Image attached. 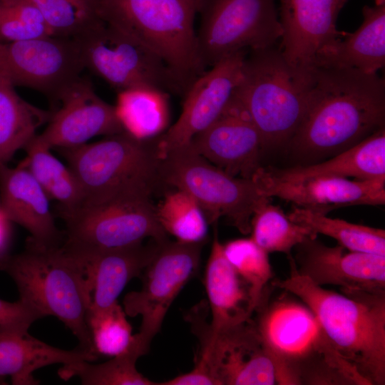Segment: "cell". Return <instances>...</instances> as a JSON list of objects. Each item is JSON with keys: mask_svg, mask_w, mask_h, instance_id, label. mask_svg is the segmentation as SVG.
Segmentation results:
<instances>
[{"mask_svg": "<svg viewBox=\"0 0 385 385\" xmlns=\"http://www.w3.org/2000/svg\"><path fill=\"white\" fill-rule=\"evenodd\" d=\"M385 83L377 73L316 67L307 111L287 143L306 157L340 153L384 127Z\"/></svg>", "mask_w": 385, "mask_h": 385, "instance_id": "obj_1", "label": "cell"}, {"mask_svg": "<svg viewBox=\"0 0 385 385\" xmlns=\"http://www.w3.org/2000/svg\"><path fill=\"white\" fill-rule=\"evenodd\" d=\"M283 291L274 299L268 292L254 319L276 384L369 385L339 354L310 308Z\"/></svg>", "mask_w": 385, "mask_h": 385, "instance_id": "obj_2", "label": "cell"}, {"mask_svg": "<svg viewBox=\"0 0 385 385\" xmlns=\"http://www.w3.org/2000/svg\"><path fill=\"white\" fill-rule=\"evenodd\" d=\"M271 284L295 295L314 312L339 354L369 384H385V292L324 289L299 274Z\"/></svg>", "mask_w": 385, "mask_h": 385, "instance_id": "obj_3", "label": "cell"}, {"mask_svg": "<svg viewBox=\"0 0 385 385\" xmlns=\"http://www.w3.org/2000/svg\"><path fill=\"white\" fill-rule=\"evenodd\" d=\"M0 270L14 280L21 301L43 317H57L78 339L79 348L98 356L87 324L91 295L86 272L63 245L46 247L27 239L24 251L0 258Z\"/></svg>", "mask_w": 385, "mask_h": 385, "instance_id": "obj_4", "label": "cell"}, {"mask_svg": "<svg viewBox=\"0 0 385 385\" xmlns=\"http://www.w3.org/2000/svg\"><path fill=\"white\" fill-rule=\"evenodd\" d=\"M56 150L80 184V207L150 197L163 184L158 137L142 140L123 131L97 142Z\"/></svg>", "mask_w": 385, "mask_h": 385, "instance_id": "obj_5", "label": "cell"}, {"mask_svg": "<svg viewBox=\"0 0 385 385\" xmlns=\"http://www.w3.org/2000/svg\"><path fill=\"white\" fill-rule=\"evenodd\" d=\"M312 72L292 67L279 48L250 50L235 98L262 138L264 148L287 144L307 111Z\"/></svg>", "mask_w": 385, "mask_h": 385, "instance_id": "obj_6", "label": "cell"}, {"mask_svg": "<svg viewBox=\"0 0 385 385\" xmlns=\"http://www.w3.org/2000/svg\"><path fill=\"white\" fill-rule=\"evenodd\" d=\"M202 2L101 0L99 16L159 56L187 91L205 71L197 55L194 24Z\"/></svg>", "mask_w": 385, "mask_h": 385, "instance_id": "obj_7", "label": "cell"}, {"mask_svg": "<svg viewBox=\"0 0 385 385\" xmlns=\"http://www.w3.org/2000/svg\"><path fill=\"white\" fill-rule=\"evenodd\" d=\"M163 184L191 195L208 223L225 217L242 234L251 232L255 212L270 201L254 178L232 176L197 154L188 143L168 151L162 158Z\"/></svg>", "mask_w": 385, "mask_h": 385, "instance_id": "obj_8", "label": "cell"}, {"mask_svg": "<svg viewBox=\"0 0 385 385\" xmlns=\"http://www.w3.org/2000/svg\"><path fill=\"white\" fill-rule=\"evenodd\" d=\"M207 314V303L201 302L186 314L199 342L192 374L205 385L276 384L272 362L254 319L215 331Z\"/></svg>", "mask_w": 385, "mask_h": 385, "instance_id": "obj_9", "label": "cell"}, {"mask_svg": "<svg viewBox=\"0 0 385 385\" xmlns=\"http://www.w3.org/2000/svg\"><path fill=\"white\" fill-rule=\"evenodd\" d=\"M199 14L197 51L205 70L240 51L273 46L282 36L276 0H203Z\"/></svg>", "mask_w": 385, "mask_h": 385, "instance_id": "obj_10", "label": "cell"}, {"mask_svg": "<svg viewBox=\"0 0 385 385\" xmlns=\"http://www.w3.org/2000/svg\"><path fill=\"white\" fill-rule=\"evenodd\" d=\"M75 39L84 68L118 92L145 87L184 96L185 88L159 56L103 21Z\"/></svg>", "mask_w": 385, "mask_h": 385, "instance_id": "obj_11", "label": "cell"}, {"mask_svg": "<svg viewBox=\"0 0 385 385\" xmlns=\"http://www.w3.org/2000/svg\"><path fill=\"white\" fill-rule=\"evenodd\" d=\"M205 242H169L168 239L160 242L140 276V290L125 294V314L142 318L140 330L135 336L146 353L172 303L197 272Z\"/></svg>", "mask_w": 385, "mask_h": 385, "instance_id": "obj_12", "label": "cell"}, {"mask_svg": "<svg viewBox=\"0 0 385 385\" xmlns=\"http://www.w3.org/2000/svg\"><path fill=\"white\" fill-rule=\"evenodd\" d=\"M66 224L63 245L74 250H100L167 240L150 197L81 207L60 215Z\"/></svg>", "mask_w": 385, "mask_h": 385, "instance_id": "obj_13", "label": "cell"}, {"mask_svg": "<svg viewBox=\"0 0 385 385\" xmlns=\"http://www.w3.org/2000/svg\"><path fill=\"white\" fill-rule=\"evenodd\" d=\"M84 68L75 38L49 35L0 43V72L14 86L36 89L56 100Z\"/></svg>", "mask_w": 385, "mask_h": 385, "instance_id": "obj_14", "label": "cell"}, {"mask_svg": "<svg viewBox=\"0 0 385 385\" xmlns=\"http://www.w3.org/2000/svg\"><path fill=\"white\" fill-rule=\"evenodd\" d=\"M247 50L234 53L205 71L189 87L177 121L158 136L161 158L216 120L232 101L242 75Z\"/></svg>", "mask_w": 385, "mask_h": 385, "instance_id": "obj_15", "label": "cell"}, {"mask_svg": "<svg viewBox=\"0 0 385 385\" xmlns=\"http://www.w3.org/2000/svg\"><path fill=\"white\" fill-rule=\"evenodd\" d=\"M57 100L59 108L36 135L51 149L76 147L96 136L124 131L115 106L101 99L87 79L78 77L61 91Z\"/></svg>", "mask_w": 385, "mask_h": 385, "instance_id": "obj_16", "label": "cell"}, {"mask_svg": "<svg viewBox=\"0 0 385 385\" xmlns=\"http://www.w3.org/2000/svg\"><path fill=\"white\" fill-rule=\"evenodd\" d=\"M309 236L294 248L299 274L317 285L385 292V256L349 251L340 245L329 247Z\"/></svg>", "mask_w": 385, "mask_h": 385, "instance_id": "obj_17", "label": "cell"}, {"mask_svg": "<svg viewBox=\"0 0 385 385\" xmlns=\"http://www.w3.org/2000/svg\"><path fill=\"white\" fill-rule=\"evenodd\" d=\"M188 144L227 174L252 178L261 167V135L235 96L221 115Z\"/></svg>", "mask_w": 385, "mask_h": 385, "instance_id": "obj_18", "label": "cell"}, {"mask_svg": "<svg viewBox=\"0 0 385 385\" xmlns=\"http://www.w3.org/2000/svg\"><path fill=\"white\" fill-rule=\"evenodd\" d=\"M278 1L282 28L279 49L292 67L311 73L319 52L342 34L337 20L347 0Z\"/></svg>", "mask_w": 385, "mask_h": 385, "instance_id": "obj_19", "label": "cell"}, {"mask_svg": "<svg viewBox=\"0 0 385 385\" xmlns=\"http://www.w3.org/2000/svg\"><path fill=\"white\" fill-rule=\"evenodd\" d=\"M252 178L264 196L277 197L324 215L342 207L385 204V181L341 177L282 180L270 175L262 166Z\"/></svg>", "mask_w": 385, "mask_h": 385, "instance_id": "obj_20", "label": "cell"}, {"mask_svg": "<svg viewBox=\"0 0 385 385\" xmlns=\"http://www.w3.org/2000/svg\"><path fill=\"white\" fill-rule=\"evenodd\" d=\"M49 201L26 168L0 163V205L6 217L25 228L32 242L58 247L63 244L65 234L55 223Z\"/></svg>", "mask_w": 385, "mask_h": 385, "instance_id": "obj_21", "label": "cell"}, {"mask_svg": "<svg viewBox=\"0 0 385 385\" xmlns=\"http://www.w3.org/2000/svg\"><path fill=\"white\" fill-rule=\"evenodd\" d=\"M161 242L152 240L100 250H74L63 247L82 265L90 291L88 311L105 309L133 278L141 276Z\"/></svg>", "mask_w": 385, "mask_h": 385, "instance_id": "obj_22", "label": "cell"}, {"mask_svg": "<svg viewBox=\"0 0 385 385\" xmlns=\"http://www.w3.org/2000/svg\"><path fill=\"white\" fill-rule=\"evenodd\" d=\"M29 328L0 326V384L10 377L15 385H36L34 372L54 364L93 361L98 356L78 346L65 350L51 346L30 335Z\"/></svg>", "mask_w": 385, "mask_h": 385, "instance_id": "obj_23", "label": "cell"}, {"mask_svg": "<svg viewBox=\"0 0 385 385\" xmlns=\"http://www.w3.org/2000/svg\"><path fill=\"white\" fill-rule=\"evenodd\" d=\"M357 30L344 34L317 54L314 66L377 73L385 64V4L363 8Z\"/></svg>", "mask_w": 385, "mask_h": 385, "instance_id": "obj_24", "label": "cell"}, {"mask_svg": "<svg viewBox=\"0 0 385 385\" xmlns=\"http://www.w3.org/2000/svg\"><path fill=\"white\" fill-rule=\"evenodd\" d=\"M204 284L211 311L212 329H228L252 318L254 311L248 286L226 258L217 232L206 265Z\"/></svg>", "mask_w": 385, "mask_h": 385, "instance_id": "obj_25", "label": "cell"}, {"mask_svg": "<svg viewBox=\"0 0 385 385\" xmlns=\"http://www.w3.org/2000/svg\"><path fill=\"white\" fill-rule=\"evenodd\" d=\"M265 168L270 175L282 180L351 177L356 180L385 181L384 127L324 162L284 169Z\"/></svg>", "mask_w": 385, "mask_h": 385, "instance_id": "obj_26", "label": "cell"}, {"mask_svg": "<svg viewBox=\"0 0 385 385\" xmlns=\"http://www.w3.org/2000/svg\"><path fill=\"white\" fill-rule=\"evenodd\" d=\"M52 113L36 107L19 96L15 86L0 72V163L6 164L14 154L37 135Z\"/></svg>", "mask_w": 385, "mask_h": 385, "instance_id": "obj_27", "label": "cell"}, {"mask_svg": "<svg viewBox=\"0 0 385 385\" xmlns=\"http://www.w3.org/2000/svg\"><path fill=\"white\" fill-rule=\"evenodd\" d=\"M169 93L151 88L118 92L115 110L125 132L142 140L156 138L167 129Z\"/></svg>", "mask_w": 385, "mask_h": 385, "instance_id": "obj_28", "label": "cell"}, {"mask_svg": "<svg viewBox=\"0 0 385 385\" xmlns=\"http://www.w3.org/2000/svg\"><path fill=\"white\" fill-rule=\"evenodd\" d=\"M26 158L19 165L26 168L50 200L60 204L59 215L78 210L82 205L83 193L73 171L51 153V148L36 136L24 149Z\"/></svg>", "mask_w": 385, "mask_h": 385, "instance_id": "obj_29", "label": "cell"}, {"mask_svg": "<svg viewBox=\"0 0 385 385\" xmlns=\"http://www.w3.org/2000/svg\"><path fill=\"white\" fill-rule=\"evenodd\" d=\"M287 217L316 235L322 234L334 238L339 245L349 251L385 256V231L383 229L331 218L324 214L296 205H293Z\"/></svg>", "mask_w": 385, "mask_h": 385, "instance_id": "obj_30", "label": "cell"}, {"mask_svg": "<svg viewBox=\"0 0 385 385\" xmlns=\"http://www.w3.org/2000/svg\"><path fill=\"white\" fill-rule=\"evenodd\" d=\"M146 354L133 335L126 351L113 356L108 361L92 364L88 361H78L63 364L58 369L60 378L67 381L78 376L83 385H155L136 369V361Z\"/></svg>", "mask_w": 385, "mask_h": 385, "instance_id": "obj_31", "label": "cell"}, {"mask_svg": "<svg viewBox=\"0 0 385 385\" xmlns=\"http://www.w3.org/2000/svg\"><path fill=\"white\" fill-rule=\"evenodd\" d=\"M158 220L178 241L188 243L205 241L207 221L195 198L178 188L169 191L155 207Z\"/></svg>", "mask_w": 385, "mask_h": 385, "instance_id": "obj_32", "label": "cell"}, {"mask_svg": "<svg viewBox=\"0 0 385 385\" xmlns=\"http://www.w3.org/2000/svg\"><path fill=\"white\" fill-rule=\"evenodd\" d=\"M250 237L268 254L281 252L292 256L294 247L309 236L317 235L309 228L292 222L282 210L270 201L260 206L251 220Z\"/></svg>", "mask_w": 385, "mask_h": 385, "instance_id": "obj_33", "label": "cell"}, {"mask_svg": "<svg viewBox=\"0 0 385 385\" xmlns=\"http://www.w3.org/2000/svg\"><path fill=\"white\" fill-rule=\"evenodd\" d=\"M224 253L248 286L252 309L260 304L274 277L268 253L251 238L232 240L223 245Z\"/></svg>", "mask_w": 385, "mask_h": 385, "instance_id": "obj_34", "label": "cell"}, {"mask_svg": "<svg viewBox=\"0 0 385 385\" xmlns=\"http://www.w3.org/2000/svg\"><path fill=\"white\" fill-rule=\"evenodd\" d=\"M53 36L77 38L96 26L101 0H31Z\"/></svg>", "mask_w": 385, "mask_h": 385, "instance_id": "obj_35", "label": "cell"}, {"mask_svg": "<svg viewBox=\"0 0 385 385\" xmlns=\"http://www.w3.org/2000/svg\"><path fill=\"white\" fill-rule=\"evenodd\" d=\"M87 324L98 356L113 357L120 354L133 341L131 326L118 302L103 309L88 311Z\"/></svg>", "mask_w": 385, "mask_h": 385, "instance_id": "obj_36", "label": "cell"}, {"mask_svg": "<svg viewBox=\"0 0 385 385\" xmlns=\"http://www.w3.org/2000/svg\"><path fill=\"white\" fill-rule=\"evenodd\" d=\"M52 35L31 0H0V43Z\"/></svg>", "mask_w": 385, "mask_h": 385, "instance_id": "obj_37", "label": "cell"}, {"mask_svg": "<svg viewBox=\"0 0 385 385\" xmlns=\"http://www.w3.org/2000/svg\"><path fill=\"white\" fill-rule=\"evenodd\" d=\"M43 317L20 299L10 302L0 299V326H19L29 328Z\"/></svg>", "mask_w": 385, "mask_h": 385, "instance_id": "obj_38", "label": "cell"}, {"mask_svg": "<svg viewBox=\"0 0 385 385\" xmlns=\"http://www.w3.org/2000/svg\"><path fill=\"white\" fill-rule=\"evenodd\" d=\"M9 222L0 205V258L6 247L9 236Z\"/></svg>", "mask_w": 385, "mask_h": 385, "instance_id": "obj_39", "label": "cell"}, {"mask_svg": "<svg viewBox=\"0 0 385 385\" xmlns=\"http://www.w3.org/2000/svg\"><path fill=\"white\" fill-rule=\"evenodd\" d=\"M384 4V0H376V5Z\"/></svg>", "mask_w": 385, "mask_h": 385, "instance_id": "obj_40", "label": "cell"}]
</instances>
